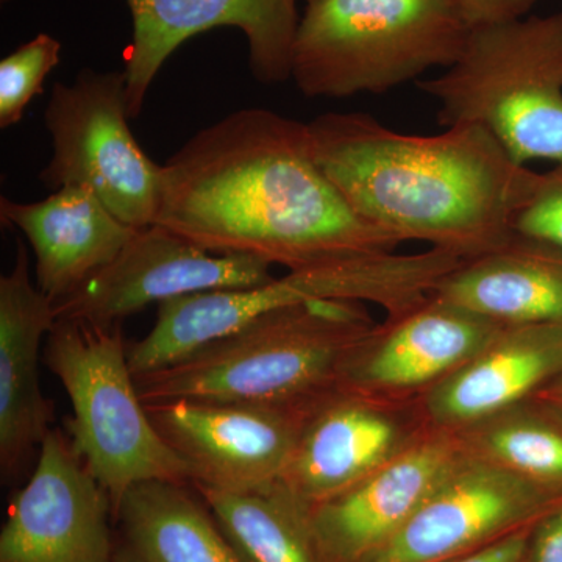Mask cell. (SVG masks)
Here are the masks:
<instances>
[{
  "mask_svg": "<svg viewBox=\"0 0 562 562\" xmlns=\"http://www.w3.org/2000/svg\"><path fill=\"white\" fill-rule=\"evenodd\" d=\"M154 225L290 272L401 244L350 209L314 157L308 124L266 109L228 114L161 166Z\"/></svg>",
  "mask_w": 562,
  "mask_h": 562,
  "instance_id": "6da1fadb",
  "label": "cell"
},
{
  "mask_svg": "<svg viewBox=\"0 0 562 562\" xmlns=\"http://www.w3.org/2000/svg\"><path fill=\"white\" fill-rule=\"evenodd\" d=\"M308 132L321 168L362 221L462 260L512 238L539 180L479 125L406 135L353 111L322 114Z\"/></svg>",
  "mask_w": 562,
  "mask_h": 562,
  "instance_id": "7a4b0ae2",
  "label": "cell"
},
{
  "mask_svg": "<svg viewBox=\"0 0 562 562\" xmlns=\"http://www.w3.org/2000/svg\"><path fill=\"white\" fill-rule=\"evenodd\" d=\"M372 333L360 302L314 301L262 314L169 368L135 379L140 401L301 405L338 387Z\"/></svg>",
  "mask_w": 562,
  "mask_h": 562,
  "instance_id": "3957f363",
  "label": "cell"
},
{
  "mask_svg": "<svg viewBox=\"0 0 562 562\" xmlns=\"http://www.w3.org/2000/svg\"><path fill=\"white\" fill-rule=\"evenodd\" d=\"M469 33L450 0H308L291 79L310 99L382 94L450 68Z\"/></svg>",
  "mask_w": 562,
  "mask_h": 562,
  "instance_id": "277c9868",
  "label": "cell"
},
{
  "mask_svg": "<svg viewBox=\"0 0 562 562\" xmlns=\"http://www.w3.org/2000/svg\"><path fill=\"white\" fill-rule=\"evenodd\" d=\"M417 87L443 127L491 133L517 165H562V11L472 29L461 57Z\"/></svg>",
  "mask_w": 562,
  "mask_h": 562,
  "instance_id": "5b68a950",
  "label": "cell"
},
{
  "mask_svg": "<svg viewBox=\"0 0 562 562\" xmlns=\"http://www.w3.org/2000/svg\"><path fill=\"white\" fill-rule=\"evenodd\" d=\"M441 249L414 255H368L319 268L291 271L261 286L184 295L158 305L151 330L128 344L133 376L161 371L262 314L314 301H369L401 313L430 295L461 265Z\"/></svg>",
  "mask_w": 562,
  "mask_h": 562,
  "instance_id": "8992f818",
  "label": "cell"
},
{
  "mask_svg": "<svg viewBox=\"0 0 562 562\" xmlns=\"http://www.w3.org/2000/svg\"><path fill=\"white\" fill-rule=\"evenodd\" d=\"M68 394L74 452L113 508L143 482L191 483L187 465L155 428L128 366L121 324L57 319L43 353Z\"/></svg>",
  "mask_w": 562,
  "mask_h": 562,
  "instance_id": "52a82bcc",
  "label": "cell"
},
{
  "mask_svg": "<svg viewBox=\"0 0 562 562\" xmlns=\"http://www.w3.org/2000/svg\"><path fill=\"white\" fill-rule=\"evenodd\" d=\"M128 120L125 70L83 69L72 83H55L44 111L52 157L40 180L55 191L90 188L117 220L144 231L157 216L161 166L140 149Z\"/></svg>",
  "mask_w": 562,
  "mask_h": 562,
  "instance_id": "ba28073f",
  "label": "cell"
},
{
  "mask_svg": "<svg viewBox=\"0 0 562 562\" xmlns=\"http://www.w3.org/2000/svg\"><path fill=\"white\" fill-rule=\"evenodd\" d=\"M317 398L301 405L199 398L144 405L161 438L187 465L192 486L250 491L279 482Z\"/></svg>",
  "mask_w": 562,
  "mask_h": 562,
  "instance_id": "9c48e42d",
  "label": "cell"
},
{
  "mask_svg": "<svg viewBox=\"0 0 562 562\" xmlns=\"http://www.w3.org/2000/svg\"><path fill=\"white\" fill-rule=\"evenodd\" d=\"M562 492L462 454L397 535L364 562H446L532 527Z\"/></svg>",
  "mask_w": 562,
  "mask_h": 562,
  "instance_id": "30bf717a",
  "label": "cell"
},
{
  "mask_svg": "<svg viewBox=\"0 0 562 562\" xmlns=\"http://www.w3.org/2000/svg\"><path fill=\"white\" fill-rule=\"evenodd\" d=\"M271 266L250 255L211 254L150 225L136 232L109 266L55 302V314L57 319L121 324L154 303L261 286L276 279Z\"/></svg>",
  "mask_w": 562,
  "mask_h": 562,
  "instance_id": "8fae6325",
  "label": "cell"
},
{
  "mask_svg": "<svg viewBox=\"0 0 562 562\" xmlns=\"http://www.w3.org/2000/svg\"><path fill=\"white\" fill-rule=\"evenodd\" d=\"M110 495L52 428L31 479L11 502L0 532V562H113Z\"/></svg>",
  "mask_w": 562,
  "mask_h": 562,
  "instance_id": "7c38bea8",
  "label": "cell"
},
{
  "mask_svg": "<svg viewBox=\"0 0 562 562\" xmlns=\"http://www.w3.org/2000/svg\"><path fill=\"white\" fill-rule=\"evenodd\" d=\"M133 38L125 54L131 117L139 116L151 81L184 41L216 27L249 40L250 68L261 83L291 79L297 0H127Z\"/></svg>",
  "mask_w": 562,
  "mask_h": 562,
  "instance_id": "4fadbf2b",
  "label": "cell"
},
{
  "mask_svg": "<svg viewBox=\"0 0 562 562\" xmlns=\"http://www.w3.org/2000/svg\"><path fill=\"white\" fill-rule=\"evenodd\" d=\"M461 457L452 439H427L306 509L322 562L368 561L408 522Z\"/></svg>",
  "mask_w": 562,
  "mask_h": 562,
  "instance_id": "5bb4252c",
  "label": "cell"
},
{
  "mask_svg": "<svg viewBox=\"0 0 562 562\" xmlns=\"http://www.w3.org/2000/svg\"><path fill=\"white\" fill-rule=\"evenodd\" d=\"M57 322L55 302L33 283L31 255L16 239L13 269L0 277V473L16 479L52 430L41 392L40 355Z\"/></svg>",
  "mask_w": 562,
  "mask_h": 562,
  "instance_id": "9a60e30c",
  "label": "cell"
},
{
  "mask_svg": "<svg viewBox=\"0 0 562 562\" xmlns=\"http://www.w3.org/2000/svg\"><path fill=\"white\" fill-rule=\"evenodd\" d=\"M395 316L397 322L383 339L371 342L372 331L351 351L339 372V390L364 394L446 379L506 327L432 294Z\"/></svg>",
  "mask_w": 562,
  "mask_h": 562,
  "instance_id": "2e32d148",
  "label": "cell"
},
{
  "mask_svg": "<svg viewBox=\"0 0 562 562\" xmlns=\"http://www.w3.org/2000/svg\"><path fill=\"white\" fill-rule=\"evenodd\" d=\"M401 443L397 422L360 392L335 387L313 403L276 486L310 509L371 475Z\"/></svg>",
  "mask_w": 562,
  "mask_h": 562,
  "instance_id": "e0dca14e",
  "label": "cell"
},
{
  "mask_svg": "<svg viewBox=\"0 0 562 562\" xmlns=\"http://www.w3.org/2000/svg\"><path fill=\"white\" fill-rule=\"evenodd\" d=\"M0 220L31 243L36 284L58 302L109 266L136 235L95 192L63 187L41 202L0 199Z\"/></svg>",
  "mask_w": 562,
  "mask_h": 562,
  "instance_id": "ac0fdd59",
  "label": "cell"
},
{
  "mask_svg": "<svg viewBox=\"0 0 562 562\" xmlns=\"http://www.w3.org/2000/svg\"><path fill=\"white\" fill-rule=\"evenodd\" d=\"M431 294L505 325L562 324V250L514 233L461 262Z\"/></svg>",
  "mask_w": 562,
  "mask_h": 562,
  "instance_id": "d6986e66",
  "label": "cell"
},
{
  "mask_svg": "<svg viewBox=\"0 0 562 562\" xmlns=\"http://www.w3.org/2000/svg\"><path fill=\"white\" fill-rule=\"evenodd\" d=\"M561 371L562 324L506 325L482 353L438 384L428 408L443 424L486 419Z\"/></svg>",
  "mask_w": 562,
  "mask_h": 562,
  "instance_id": "ffe728a7",
  "label": "cell"
},
{
  "mask_svg": "<svg viewBox=\"0 0 562 562\" xmlns=\"http://www.w3.org/2000/svg\"><path fill=\"white\" fill-rule=\"evenodd\" d=\"M191 483L143 482L114 509L113 562H244Z\"/></svg>",
  "mask_w": 562,
  "mask_h": 562,
  "instance_id": "44dd1931",
  "label": "cell"
},
{
  "mask_svg": "<svg viewBox=\"0 0 562 562\" xmlns=\"http://www.w3.org/2000/svg\"><path fill=\"white\" fill-rule=\"evenodd\" d=\"M195 490L244 562H322L306 509L276 484L250 491Z\"/></svg>",
  "mask_w": 562,
  "mask_h": 562,
  "instance_id": "7402d4cb",
  "label": "cell"
},
{
  "mask_svg": "<svg viewBox=\"0 0 562 562\" xmlns=\"http://www.w3.org/2000/svg\"><path fill=\"white\" fill-rule=\"evenodd\" d=\"M484 457L525 479L560 491L562 432L536 420H506L484 435ZM562 492V491H560Z\"/></svg>",
  "mask_w": 562,
  "mask_h": 562,
  "instance_id": "603a6c76",
  "label": "cell"
},
{
  "mask_svg": "<svg viewBox=\"0 0 562 562\" xmlns=\"http://www.w3.org/2000/svg\"><path fill=\"white\" fill-rule=\"evenodd\" d=\"M60 41L40 33L0 61V127L20 124L29 103L43 92L44 80L60 63Z\"/></svg>",
  "mask_w": 562,
  "mask_h": 562,
  "instance_id": "cb8c5ba5",
  "label": "cell"
},
{
  "mask_svg": "<svg viewBox=\"0 0 562 562\" xmlns=\"http://www.w3.org/2000/svg\"><path fill=\"white\" fill-rule=\"evenodd\" d=\"M513 231L562 250V165L539 173L535 190L514 220Z\"/></svg>",
  "mask_w": 562,
  "mask_h": 562,
  "instance_id": "d4e9b609",
  "label": "cell"
},
{
  "mask_svg": "<svg viewBox=\"0 0 562 562\" xmlns=\"http://www.w3.org/2000/svg\"><path fill=\"white\" fill-rule=\"evenodd\" d=\"M468 27L505 24L522 20L539 0H450Z\"/></svg>",
  "mask_w": 562,
  "mask_h": 562,
  "instance_id": "484cf974",
  "label": "cell"
},
{
  "mask_svg": "<svg viewBox=\"0 0 562 562\" xmlns=\"http://www.w3.org/2000/svg\"><path fill=\"white\" fill-rule=\"evenodd\" d=\"M532 530L535 525L446 562H527Z\"/></svg>",
  "mask_w": 562,
  "mask_h": 562,
  "instance_id": "4316f807",
  "label": "cell"
},
{
  "mask_svg": "<svg viewBox=\"0 0 562 562\" xmlns=\"http://www.w3.org/2000/svg\"><path fill=\"white\" fill-rule=\"evenodd\" d=\"M527 562H562V502L535 525Z\"/></svg>",
  "mask_w": 562,
  "mask_h": 562,
  "instance_id": "83f0119b",
  "label": "cell"
}]
</instances>
